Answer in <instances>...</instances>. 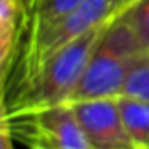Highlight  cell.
Wrapping results in <instances>:
<instances>
[{
    "label": "cell",
    "mask_w": 149,
    "mask_h": 149,
    "mask_svg": "<svg viewBox=\"0 0 149 149\" xmlns=\"http://www.w3.org/2000/svg\"><path fill=\"white\" fill-rule=\"evenodd\" d=\"M28 2H30V0H25V6H28Z\"/></svg>",
    "instance_id": "cell-13"
},
{
    "label": "cell",
    "mask_w": 149,
    "mask_h": 149,
    "mask_svg": "<svg viewBox=\"0 0 149 149\" xmlns=\"http://www.w3.org/2000/svg\"><path fill=\"white\" fill-rule=\"evenodd\" d=\"M26 21L25 0H0V76L7 81L18 58Z\"/></svg>",
    "instance_id": "cell-6"
},
{
    "label": "cell",
    "mask_w": 149,
    "mask_h": 149,
    "mask_svg": "<svg viewBox=\"0 0 149 149\" xmlns=\"http://www.w3.org/2000/svg\"><path fill=\"white\" fill-rule=\"evenodd\" d=\"M119 14L128 19L142 46L149 49V0H133L119 11Z\"/></svg>",
    "instance_id": "cell-10"
},
{
    "label": "cell",
    "mask_w": 149,
    "mask_h": 149,
    "mask_svg": "<svg viewBox=\"0 0 149 149\" xmlns=\"http://www.w3.org/2000/svg\"><path fill=\"white\" fill-rule=\"evenodd\" d=\"M121 95L149 100V49L140 53L135 63L132 65Z\"/></svg>",
    "instance_id": "cell-9"
},
{
    "label": "cell",
    "mask_w": 149,
    "mask_h": 149,
    "mask_svg": "<svg viewBox=\"0 0 149 149\" xmlns=\"http://www.w3.org/2000/svg\"><path fill=\"white\" fill-rule=\"evenodd\" d=\"M83 2L84 0H30L26 6V21L21 46L60 23Z\"/></svg>",
    "instance_id": "cell-7"
},
{
    "label": "cell",
    "mask_w": 149,
    "mask_h": 149,
    "mask_svg": "<svg viewBox=\"0 0 149 149\" xmlns=\"http://www.w3.org/2000/svg\"><path fill=\"white\" fill-rule=\"evenodd\" d=\"M0 149H14V137L4 121H2V128H0Z\"/></svg>",
    "instance_id": "cell-11"
},
{
    "label": "cell",
    "mask_w": 149,
    "mask_h": 149,
    "mask_svg": "<svg viewBox=\"0 0 149 149\" xmlns=\"http://www.w3.org/2000/svg\"><path fill=\"white\" fill-rule=\"evenodd\" d=\"M144 51L133 26L118 13L104 28L68 104L119 97L132 65Z\"/></svg>",
    "instance_id": "cell-2"
},
{
    "label": "cell",
    "mask_w": 149,
    "mask_h": 149,
    "mask_svg": "<svg viewBox=\"0 0 149 149\" xmlns=\"http://www.w3.org/2000/svg\"><path fill=\"white\" fill-rule=\"evenodd\" d=\"M14 140L30 149H90L76 111L70 104L2 114Z\"/></svg>",
    "instance_id": "cell-4"
},
{
    "label": "cell",
    "mask_w": 149,
    "mask_h": 149,
    "mask_svg": "<svg viewBox=\"0 0 149 149\" xmlns=\"http://www.w3.org/2000/svg\"><path fill=\"white\" fill-rule=\"evenodd\" d=\"M139 149H149V147H139Z\"/></svg>",
    "instance_id": "cell-14"
},
{
    "label": "cell",
    "mask_w": 149,
    "mask_h": 149,
    "mask_svg": "<svg viewBox=\"0 0 149 149\" xmlns=\"http://www.w3.org/2000/svg\"><path fill=\"white\" fill-rule=\"evenodd\" d=\"M123 123L137 147H149V100L119 95L116 97Z\"/></svg>",
    "instance_id": "cell-8"
},
{
    "label": "cell",
    "mask_w": 149,
    "mask_h": 149,
    "mask_svg": "<svg viewBox=\"0 0 149 149\" xmlns=\"http://www.w3.org/2000/svg\"><path fill=\"white\" fill-rule=\"evenodd\" d=\"M70 105L90 149H139L123 123L116 98H95Z\"/></svg>",
    "instance_id": "cell-5"
},
{
    "label": "cell",
    "mask_w": 149,
    "mask_h": 149,
    "mask_svg": "<svg viewBox=\"0 0 149 149\" xmlns=\"http://www.w3.org/2000/svg\"><path fill=\"white\" fill-rule=\"evenodd\" d=\"M107 23L86 32L58 49L51 58L46 60L28 84L11 95L2 97V114L68 104Z\"/></svg>",
    "instance_id": "cell-1"
},
{
    "label": "cell",
    "mask_w": 149,
    "mask_h": 149,
    "mask_svg": "<svg viewBox=\"0 0 149 149\" xmlns=\"http://www.w3.org/2000/svg\"><path fill=\"white\" fill-rule=\"evenodd\" d=\"M125 7V0H84L60 23L40 33L39 37L25 42L19 47L18 58L11 68L7 81L2 84V97L11 95L28 84L40 67L58 49L76 40L86 32L105 25Z\"/></svg>",
    "instance_id": "cell-3"
},
{
    "label": "cell",
    "mask_w": 149,
    "mask_h": 149,
    "mask_svg": "<svg viewBox=\"0 0 149 149\" xmlns=\"http://www.w3.org/2000/svg\"><path fill=\"white\" fill-rule=\"evenodd\" d=\"M133 0H125V6H128V4H132Z\"/></svg>",
    "instance_id": "cell-12"
}]
</instances>
